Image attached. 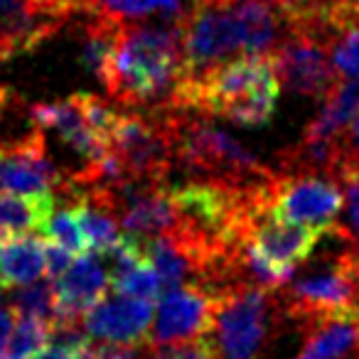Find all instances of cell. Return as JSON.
Returning a JSON list of instances; mask_svg holds the SVG:
<instances>
[{"mask_svg":"<svg viewBox=\"0 0 359 359\" xmlns=\"http://www.w3.org/2000/svg\"><path fill=\"white\" fill-rule=\"evenodd\" d=\"M40 231L47 236V239L55 241V244H60V246H65L67 251H72V254L86 251V241H84V234H81L79 222H76L74 207H72V210H55Z\"/></svg>","mask_w":359,"mask_h":359,"instance_id":"27","label":"cell"},{"mask_svg":"<svg viewBox=\"0 0 359 359\" xmlns=\"http://www.w3.org/2000/svg\"><path fill=\"white\" fill-rule=\"evenodd\" d=\"M153 305L140 298H109L96 303L81 318V327L86 334L101 342L114 344H138L148 339L150 323H153Z\"/></svg>","mask_w":359,"mask_h":359,"instance_id":"13","label":"cell"},{"mask_svg":"<svg viewBox=\"0 0 359 359\" xmlns=\"http://www.w3.org/2000/svg\"><path fill=\"white\" fill-rule=\"evenodd\" d=\"M323 234L325 231H318L313 226L293 224V222L273 217L271 212H264V215L256 217L246 239L269 261L295 269L298 264H303V261H308L313 256V249L318 246Z\"/></svg>","mask_w":359,"mask_h":359,"instance_id":"16","label":"cell"},{"mask_svg":"<svg viewBox=\"0 0 359 359\" xmlns=\"http://www.w3.org/2000/svg\"><path fill=\"white\" fill-rule=\"evenodd\" d=\"M269 57L276 76L298 96L325 99V94L337 84V69L330 60L327 40L308 27L290 25L288 35Z\"/></svg>","mask_w":359,"mask_h":359,"instance_id":"9","label":"cell"},{"mask_svg":"<svg viewBox=\"0 0 359 359\" xmlns=\"http://www.w3.org/2000/svg\"><path fill=\"white\" fill-rule=\"evenodd\" d=\"M67 180L50 160L42 128L15 143L0 145V192L47 195L65 190Z\"/></svg>","mask_w":359,"mask_h":359,"instance_id":"10","label":"cell"},{"mask_svg":"<svg viewBox=\"0 0 359 359\" xmlns=\"http://www.w3.org/2000/svg\"><path fill=\"white\" fill-rule=\"evenodd\" d=\"M8 104V89L6 86H0V111H3V106Z\"/></svg>","mask_w":359,"mask_h":359,"instance_id":"34","label":"cell"},{"mask_svg":"<svg viewBox=\"0 0 359 359\" xmlns=\"http://www.w3.org/2000/svg\"><path fill=\"white\" fill-rule=\"evenodd\" d=\"M45 273V244L35 236L11 234L0 241V290H13Z\"/></svg>","mask_w":359,"mask_h":359,"instance_id":"17","label":"cell"},{"mask_svg":"<svg viewBox=\"0 0 359 359\" xmlns=\"http://www.w3.org/2000/svg\"><path fill=\"white\" fill-rule=\"evenodd\" d=\"M278 320L276 290L239 283L215 293L212 323L200 339L212 359H261Z\"/></svg>","mask_w":359,"mask_h":359,"instance_id":"4","label":"cell"},{"mask_svg":"<svg viewBox=\"0 0 359 359\" xmlns=\"http://www.w3.org/2000/svg\"><path fill=\"white\" fill-rule=\"evenodd\" d=\"M11 305L15 308L18 315L22 318H32L45 323L52 330L57 320V295H55V283L50 280H32L27 285L11 290Z\"/></svg>","mask_w":359,"mask_h":359,"instance_id":"22","label":"cell"},{"mask_svg":"<svg viewBox=\"0 0 359 359\" xmlns=\"http://www.w3.org/2000/svg\"><path fill=\"white\" fill-rule=\"evenodd\" d=\"M15 308L11 303H3L0 300V359L6 354V344H8V337H11L13 327H15Z\"/></svg>","mask_w":359,"mask_h":359,"instance_id":"30","label":"cell"},{"mask_svg":"<svg viewBox=\"0 0 359 359\" xmlns=\"http://www.w3.org/2000/svg\"><path fill=\"white\" fill-rule=\"evenodd\" d=\"M349 269H352V280H354V308L359 310V251L349 249Z\"/></svg>","mask_w":359,"mask_h":359,"instance_id":"33","label":"cell"},{"mask_svg":"<svg viewBox=\"0 0 359 359\" xmlns=\"http://www.w3.org/2000/svg\"><path fill=\"white\" fill-rule=\"evenodd\" d=\"M359 116V79L337 81L325 94L323 106L313 123L305 128L303 138L308 140H337L342 138V130L349 128Z\"/></svg>","mask_w":359,"mask_h":359,"instance_id":"18","label":"cell"},{"mask_svg":"<svg viewBox=\"0 0 359 359\" xmlns=\"http://www.w3.org/2000/svg\"><path fill=\"white\" fill-rule=\"evenodd\" d=\"M344 150H347V163L359 168V116L352 121V130H349V138L344 135Z\"/></svg>","mask_w":359,"mask_h":359,"instance_id":"31","label":"cell"},{"mask_svg":"<svg viewBox=\"0 0 359 359\" xmlns=\"http://www.w3.org/2000/svg\"><path fill=\"white\" fill-rule=\"evenodd\" d=\"M55 212V195H11L0 192V231L3 234H25L42 229Z\"/></svg>","mask_w":359,"mask_h":359,"instance_id":"20","label":"cell"},{"mask_svg":"<svg viewBox=\"0 0 359 359\" xmlns=\"http://www.w3.org/2000/svg\"><path fill=\"white\" fill-rule=\"evenodd\" d=\"M347 246V244H344ZM283 320L300 325L318 315L354 308V280L349 269V246L342 254L310 266L285 285L276 288Z\"/></svg>","mask_w":359,"mask_h":359,"instance_id":"6","label":"cell"},{"mask_svg":"<svg viewBox=\"0 0 359 359\" xmlns=\"http://www.w3.org/2000/svg\"><path fill=\"white\" fill-rule=\"evenodd\" d=\"M47 342H50V327L40 320L20 315L11 337H8L3 359H32L40 349H45Z\"/></svg>","mask_w":359,"mask_h":359,"instance_id":"25","label":"cell"},{"mask_svg":"<svg viewBox=\"0 0 359 359\" xmlns=\"http://www.w3.org/2000/svg\"><path fill=\"white\" fill-rule=\"evenodd\" d=\"M187 76L180 25H123L104 89L126 106L168 109L180 81Z\"/></svg>","mask_w":359,"mask_h":359,"instance_id":"2","label":"cell"},{"mask_svg":"<svg viewBox=\"0 0 359 359\" xmlns=\"http://www.w3.org/2000/svg\"><path fill=\"white\" fill-rule=\"evenodd\" d=\"M327 50L337 74L359 79V22H347L330 32Z\"/></svg>","mask_w":359,"mask_h":359,"instance_id":"24","label":"cell"},{"mask_svg":"<svg viewBox=\"0 0 359 359\" xmlns=\"http://www.w3.org/2000/svg\"><path fill=\"white\" fill-rule=\"evenodd\" d=\"M32 121L37 128L55 130L84 163L81 170L96 168L101 160L109 155V140L89 123L84 109H81L79 94L62 101H50V104H37L30 109Z\"/></svg>","mask_w":359,"mask_h":359,"instance_id":"12","label":"cell"},{"mask_svg":"<svg viewBox=\"0 0 359 359\" xmlns=\"http://www.w3.org/2000/svg\"><path fill=\"white\" fill-rule=\"evenodd\" d=\"M72 266V251H67L65 246L60 244H45V271L52 280L60 278L67 269Z\"/></svg>","mask_w":359,"mask_h":359,"instance_id":"29","label":"cell"},{"mask_svg":"<svg viewBox=\"0 0 359 359\" xmlns=\"http://www.w3.org/2000/svg\"><path fill=\"white\" fill-rule=\"evenodd\" d=\"M334 177L344 192V217L334 222L332 231L352 251H359V168L344 163Z\"/></svg>","mask_w":359,"mask_h":359,"instance_id":"23","label":"cell"},{"mask_svg":"<svg viewBox=\"0 0 359 359\" xmlns=\"http://www.w3.org/2000/svg\"><path fill=\"white\" fill-rule=\"evenodd\" d=\"M109 153L118 163L123 180L168 185L175 155L165 114H118L109 135Z\"/></svg>","mask_w":359,"mask_h":359,"instance_id":"5","label":"cell"},{"mask_svg":"<svg viewBox=\"0 0 359 359\" xmlns=\"http://www.w3.org/2000/svg\"><path fill=\"white\" fill-rule=\"evenodd\" d=\"M303 347L293 359H359V310H337L298 325Z\"/></svg>","mask_w":359,"mask_h":359,"instance_id":"15","label":"cell"},{"mask_svg":"<svg viewBox=\"0 0 359 359\" xmlns=\"http://www.w3.org/2000/svg\"><path fill=\"white\" fill-rule=\"evenodd\" d=\"M182 50H185L187 76L202 74L229 60L241 50V32L231 6L212 0H192L190 11L180 22Z\"/></svg>","mask_w":359,"mask_h":359,"instance_id":"8","label":"cell"},{"mask_svg":"<svg viewBox=\"0 0 359 359\" xmlns=\"http://www.w3.org/2000/svg\"><path fill=\"white\" fill-rule=\"evenodd\" d=\"M215 293L202 285H177L160 298L150 323L148 344H175L200 339L212 323Z\"/></svg>","mask_w":359,"mask_h":359,"instance_id":"11","label":"cell"},{"mask_svg":"<svg viewBox=\"0 0 359 359\" xmlns=\"http://www.w3.org/2000/svg\"><path fill=\"white\" fill-rule=\"evenodd\" d=\"M79 354H81V352H76V349L65 347V344H55V342H50V347L40 349V352H37L32 359H79Z\"/></svg>","mask_w":359,"mask_h":359,"instance_id":"32","label":"cell"},{"mask_svg":"<svg viewBox=\"0 0 359 359\" xmlns=\"http://www.w3.org/2000/svg\"><path fill=\"white\" fill-rule=\"evenodd\" d=\"M165 114L172 138L175 163H180L197 182L256 192L266 190L276 170L266 168L234 135L217 128L197 111L158 109Z\"/></svg>","mask_w":359,"mask_h":359,"instance_id":"3","label":"cell"},{"mask_svg":"<svg viewBox=\"0 0 359 359\" xmlns=\"http://www.w3.org/2000/svg\"><path fill=\"white\" fill-rule=\"evenodd\" d=\"M118 22L106 20L99 15H89L81 32V50H79V60L84 65V69L89 74H94L96 79L104 84L106 76L111 72V62L116 55V45H118V32H121Z\"/></svg>","mask_w":359,"mask_h":359,"instance_id":"19","label":"cell"},{"mask_svg":"<svg viewBox=\"0 0 359 359\" xmlns=\"http://www.w3.org/2000/svg\"><path fill=\"white\" fill-rule=\"evenodd\" d=\"M344 207L342 185L325 172H276L269 187V212L293 224L330 231Z\"/></svg>","mask_w":359,"mask_h":359,"instance_id":"7","label":"cell"},{"mask_svg":"<svg viewBox=\"0 0 359 359\" xmlns=\"http://www.w3.org/2000/svg\"><path fill=\"white\" fill-rule=\"evenodd\" d=\"M150 359H212L202 339L175 344H150Z\"/></svg>","mask_w":359,"mask_h":359,"instance_id":"28","label":"cell"},{"mask_svg":"<svg viewBox=\"0 0 359 359\" xmlns=\"http://www.w3.org/2000/svg\"><path fill=\"white\" fill-rule=\"evenodd\" d=\"M280 84L269 55H244L180 81L168 109L222 116L244 128L271 123Z\"/></svg>","mask_w":359,"mask_h":359,"instance_id":"1","label":"cell"},{"mask_svg":"<svg viewBox=\"0 0 359 359\" xmlns=\"http://www.w3.org/2000/svg\"><path fill=\"white\" fill-rule=\"evenodd\" d=\"M74 215L81 226V234H84L86 251L91 254H106L121 239L118 217L101 202L81 197L74 205Z\"/></svg>","mask_w":359,"mask_h":359,"instance_id":"21","label":"cell"},{"mask_svg":"<svg viewBox=\"0 0 359 359\" xmlns=\"http://www.w3.org/2000/svg\"><path fill=\"white\" fill-rule=\"evenodd\" d=\"M109 271L94 254H84L72 261V266L55 278L57 323H81L86 313L101 303L109 290Z\"/></svg>","mask_w":359,"mask_h":359,"instance_id":"14","label":"cell"},{"mask_svg":"<svg viewBox=\"0 0 359 359\" xmlns=\"http://www.w3.org/2000/svg\"><path fill=\"white\" fill-rule=\"evenodd\" d=\"M114 290L118 295H128V298H140V300H153L160 295L163 280H160L158 271L150 266V261H140L138 266H133L130 271L121 273L118 278L111 280Z\"/></svg>","mask_w":359,"mask_h":359,"instance_id":"26","label":"cell"}]
</instances>
